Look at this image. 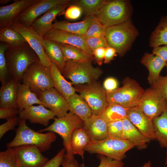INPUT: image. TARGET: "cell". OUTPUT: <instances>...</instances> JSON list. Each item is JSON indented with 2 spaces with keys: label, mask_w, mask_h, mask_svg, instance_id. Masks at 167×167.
<instances>
[{
  "label": "cell",
  "mask_w": 167,
  "mask_h": 167,
  "mask_svg": "<svg viewBox=\"0 0 167 167\" xmlns=\"http://www.w3.org/2000/svg\"><path fill=\"white\" fill-rule=\"evenodd\" d=\"M5 56L11 78L19 83L21 82L23 75L29 66L40 62L38 55L28 43L17 47L8 46Z\"/></svg>",
  "instance_id": "1"
},
{
  "label": "cell",
  "mask_w": 167,
  "mask_h": 167,
  "mask_svg": "<svg viewBox=\"0 0 167 167\" xmlns=\"http://www.w3.org/2000/svg\"><path fill=\"white\" fill-rule=\"evenodd\" d=\"M26 120L19 118V126L15 129L13 139L7 143V148L23 145L34 146L41 152L48 150L57 138L56 134L51 131L43 133L36 131L27 125Z\"/></svg>",
  "instance_id": "2"
},
{
  "label": "cell",
  "mask_w": 167,
  "mask_h": 167,
  "mask_svg": "<svg viewBox=\"0 0 167 167\" xmlns=\"http://www.w3.org/2000/svg\"><path fill=\"white\" fill-rule=\"evenodd\" d=\"M138 34L130 19L106 28L105 37L109 46L122 57L130 48Z\"/></svg>",
  "instance_id": "3"
},
{
  "label": "cell",
  "mask_w": 167,
  "mask_h": 167,
  "mask_svg": "<svg viewBox=\"0 0 167 167\" xmlns=\"http://www.w3.org/2000/svg\"><path fill=\"white\" fill-rule=\"evenodd\" d=\"M92 61H66L62 73L65 78L70 80L74 85L97 81L103 72L100 68L93 66Z\"/></svg>",
  "instance_id": "4"
},
{
  "label": "cell",
  "mask_w": 167,
  "mask_h": 167,
  "mask_svg": "<svg viewBox=\"0 0 167 167\" xmlns=\"http://www.w3.org/2000/svg\"><path fill=\"white\" fill-rule=\"evenodd\" d=\"M132 13V6L128 0H107L94 15L106 28L131 19Z\"/></svg>",
  "instance_id": "5"
},
{
  "label": "cell",
  "mask_w": 167,
  "mask_h": 167,
  "mask_svg": "<svg viewBox=\"0 0 167 167\" xmlns=\"http://www.w3.org/2000/svg\"><path fill=\"white\" fill-rule=\"evenodd\" d=\"M122 86L110 92H106L109 104H115L129 109L138 105L144 91L134 79L127 77L124 79Z\"/></svg>",
  "instance_id": "6"
},
{
  "label": "cell",
  "mask_w": 167,
  "mask_h": 167,
  "mask_svg": "<svg viewBox=\"0 0 167 167\" xmlns=\"http://www.w3.org/2000/svg\"><path fill=\"white\" fill-rule=\"evenodd\" d=\"M135 147L134 144L127 140L107 138L91 141L84 151L90 154L97 153L113 160L122 161L126 157V152Z\"/></svg>",
  "instance_id": "7"
},
{
  "label": "cell",
  "mask_w": 167,
  "mask_h": 167,
  "mask_svg": "<svg viewBox=\"0 0 167 167\" xmlns=\"http://www.w3.org/2000/svg\"><path fill=\"white\" fill-rule=\"evenodd\" d=\"M53 123L46 127L37 131H51L58 134L62 137L66 154L74 156L70 145V139L73 131L83 127L84 121L76 115L70 111L64 116L54 118Z\"/></svg>",
  "instance_id": "8"
},
{
  "label": "cell",
  "mask_w": 167,
  "mask_h": 167,
  "mask_svg": "<svg viewBox=\"0 0 167 167\" xmlns=\"http://www.w3.org/2000/svg\"><path fill=\"white\" fill-rule=\"evenodd\" d=\"M75 90L87 102L92 114L100 115L108 106L106 92L97 81L84 84H75Z\"/></svg>",
  "instance_id": "9"
},
{
  "label": "cell",
  "mask_w": 167,
  "mask_h": 167,
  "mask_svg": "<svg viewBox=\"0 0 167 167\" xmlns=\"http://www.w3.org/2000/svg\"><path fill=\"white\" fill-rule=\"evenodd\" d=\"M21 82L36 94L54 88L50 68L42 65L40 62L29 66L24 73Z\"/></svg>",
  "instance_id": "10"
},
{
  "label": "cell",
  "mask_w": 167,
  "mask_h": 167,
  "mask_svg": "<svg viewBox=\"0 0 167 167\" xmlns=\"http://www.w3.org/2000/svg\"><path fill=\"white\" fill-rule=\"evenodd\" d=\"M167 105V101L157 88L151 86L144 90L137 106L152 120L161 115Z\"/></svg>",
  "instance_id": "11"
},
{
  "label": "cell",
  "mask_w": 167,
  "mask_h": 167,
  "mask_svg": "<svg viewBox=\"0 0 167 167\" xmlns=\"http://www.w3.org/2000/svg\"><path fill=\"white\" fill-rule=\"evenodd\" d=\"M72 2L70 0H37L26 8L15 21L31 27L36 20L48 10L58 6L71 3Z\"/></svg>",
  "instance_id": "12"
},
{
  "label": "cell",
  "mask_w": 167,
  "mask_h": 167,
  "mask_svg": "<svg viewBox=\"0 0 167 167\" xmlns=\"http://www.w3.org/2000/svg\"><path fill=\"white\" fill-rule=\"evenodd\" d=\"M13 148L16 157V167H42L49 160L34 146L23 145Z\"/></svg>",
  "instance_id": "13"
},
{
  "label": "cell",
  "mask_w": 167,
  "mask_h": 167,
  "mask_svg": "<svg viewBox=\"0 0 167 167\" xmlns=\"http://www.w3.org/2000/svg\"><path fill=\"white\" fill-rule=\"evenodd\" d=\"M43 105L53 112L58 118L65 116L69 110L66 99L54 88L36 94Z\"/></svg>",
  "instance_id": "14"
},
{
  "label": "cell",
  "mask_w": 167,
  "mask_h": 167,
  "mask_svg": "<svg viewBox=\"0 0 167 167\" xmlns=\"http://www.w3.org/2000/svg\"><path fill=\"white\" fill-rule=\"evenodd\" d=\"M43 38L58 43L75 46L87 54L93 56L92 52L87 44L86 39L83 36L53 28L46 33Z\"/></svg>",
  "instance_id": "15"
},
{
  "label": "cell",
  "mask_w": 167,
  "mask_h": 167,
  "mask_svg": "<svg viewBox=\"0 0 167 167\" xmlns=\"http://www.w3.org/2000/svg\"><path fill=\"white\" fill-rule=\"evenodd\" d=\"M10 27L21 34L38 55L40 63L50 68L51 62L46 54L41 44L35 36L34 31L20 22L14 21Z\"/></svg>",
  "instance_id": "16"
},
{
  "label": "cell",
  "mask_w": 167,
  "mask_h": 167,
  "mask_svg": "<svg viewBox=\"0 0 167 167\" xmlns=\"http://www.w3.org/2000/svg\"><path fill=\"white\" fill-rule=\"evenodd\" d=\"M127 118L144 136L151 140L155 139L152 120L136 106L128 109Z\"/></svg>",
  "instance_id": "17"
},
{
  "label": "cell",
  "mask_w": 167,
  "mask_h": 167,
  "mask_svg": "<svg viewBox=\"0 0 167 167\" xmlns=\"http://www.w3.org/2000/svg\"><path fill=\"white\" fill-rule=\"evenodd\" d=\"M37 0H16L0 6V29L10 27L16 17L28 6Z\"/></svg>",
  "instance_id": "18"
},
{
  "label": "cell",
  "mask_w": 167,
  "mask_h": 167,
  "mask_svg": "<svg viewBox=\"0 0 167 167\" xmlns=\"http://www.w3.org/2000/svg\"><path fill=\"white\" fill-rule=\"evenodd\" d=\"M19 118L28 120L31 123H38L47 126L49 121L55 118L54 113L42 105L31 106L20 111Z\"/></svg>",
  "instance_id": "19"
},
{
  "label": "cell",
  "mask_w": 167,
  "mask_h": 167,
  "mask_svg": "<svg viewBox=\"0 0 167 167\" xmlns=\"http://www.w3.org/2000/svg\"><path fill=\"white\" fill-rule=\"evenodd\" d=\"M71 3L62 4L48 10L33 23L31 28L41 36L53 28L52 22L57 16L63 12Z\"/></svg>",
  "instance_id": "20"
},
{
  "label": "cell",
  "mask_w": 167,
  "mask_h": 167,
  "mask_svg": "<svg viewBox=\"0 0 167 167\" xmlns=\"http://www.w3.org/2000/svg\"><path fill=\"white\" fill-rule=\"evenodd\" d=\"M108 124L100 116L94 114L84 121L83 126L91 141L108 138Z\"/></svg>",
  "instance_id": "21"
},
{
  "label": "cell",
  "mask_w": 167,
  "mask_h": 167,
  "mask_svg": "<svg viewBox=\"0 0 167 167\" xmlns=\"http://www.w3.org/2000/svg\"><path fill=\"white\" fill-rule=\"evenodd\" d=\"M34 32L35 36L41 44L51 62L56 64L62 73L66 61L60 47L57 42L45 39L34 31Z\"/></svg>",
  "instance_id": "22"
},
{
  "label": "cell",
  "mask_w": 167,
  "mask_h": 167,
  "mask_svg": "<svg viewBox=\"0 0 167 167\" xmlns=\"http://www.w3.org/2000/svg\"><path fill=\"white\" fill-rule=\"evenodd\" d=\"M123 122L121 139L131 142L139 149L146 148L147 143H149L151 140L143 135L127 118L123 120Z\"/></svg>",
  "instance_id": "23"
},
{
  "label": "cell",
  "mask_w": 167,
  "mask_h": 167,
  "mask_svg": "<svg viewBox=\"0 0 167 167\" xmlns=\"http://www.w3.org/2000/svg\"><path fill=\"white\" fill-rule=\"evenodd\" d=\"M141 62L149 71L148 80L149 83L153 85L160 76V73L166 66V62L159 57L152 53H145L143 56Z\"/></svg>",
  "instance_id": "24"
},
{
  "label": "cell",
  "mask_w": 167,
  "mask_h": 167,
  "mask_svg": "<svg viewBox=\"0 0 167 167\" xmlns=\"http://www.w3.org/2000/svg\"><path fill=\"white\" fill-rule=\"evenodd\" d=\"M19 83L11 78L6 84L2 85L0 88V108H18L17 97Z\"/></svg>",
  "instance_id": "25"
},
{
  "label": "cell",
  "mask_w": 167,
  "mask_h": 167,
  "mask_svg": "<svg viewBox=\"0 0 167 167\" xmlns=\"http://www.w3.org/2000/svg\"><path fill=\"white\" fill-rule=\"evenodd\" d=\"M50 69L54 88L60 93L67 99L75 93L72 83L66 79L56 64L52 62Z\"/></svg>",
  "instance_id": "26"
},
{
  "label": "cell",
  "mask_w": 167,
  "mask_h": 167,
  "mask_svg": "<svg viewBox=\"0 0 167 167\" xmlns=\"http://www.w3.org/2000/svg\"><path fill=\"white\" fill-rule=\"evenodd\" d=\"M92 16L86 17L82 21L75 23L65 20L56 21L53 24V28L84 36L91 24Z\"/></svg>",
  "instance_id": "27"
},
{
  "label": "cell",
  "mask_w": 167,
  "mask_h": 167,
  "mask_svg": "<svg viewBox=\"0 0 167 167\" xmlns=\"http://www.w3.org/2000/svg\"><path fill=\"white\" fill-rule=\"evenodd\" d=\"M69 110L84 121L92 114L89 105L79 95L75 93L66 99Z\"/></svg>",
  "instance_id": "28"
},
{
  "label": "cell",
  "mask_w": 167,
  "mask_h": 167,
  "mask_svg": "<svg viewBox=\"0 0 167 167\" xmlns=\"http://www.w3.org/2000/svg\"><path fill=\"white\" fill-rule=\"evenodd\" d=\"M35 104L42 105L37 94L32 92L27 85L19 83L18 85L17 104L19 111Z\"/></svg>",
  "instance_id": "29"
},
{
  "label": "cell",
  "mask_w": 167,
  "mask_h": 167,
  "mask_svg": "<svg viewBox=\"0 0 167 167\" xmlns=\"http://www.w3.org/2000/svg\"><path fill=\"white\" fill-rule=\"evenodd\" d=\"M91 140L83 127L75 129L70 139V145L73 154L79 155L83 159L84 149Z\"/></svg>",
  "instance_id": "30"
},
{
  "label": "cell",
  "mask_w": 167,
  "mask_h": 167,
  "mask_svg": "<svg viewBox=\"0 0 167 167\" xmlns=\"http://www.w3.org/2000/svg\"><path fill=\"white\" fill-rule=\"evenodd\" d=\"M155 139L159 142L161 148L167 151V105L162 113L152 119Z\"/></svg>",
  "instance_id": "31"
},
{
  "label": "cell",
  "mask_w": 167,
  "mask_h": 167,
  "mask_svg": "<svg viewBox=\"0 0 167 167\" xmlns=\"http://www.w3.org/2000/svg\"><path fill=\"white\" fill-rule=\"evenodd\" d=\"M128 108L115 104H109L100 116L108 123L127 118Z\"/></svg>",
  "instance_id": "32"
},
{
  "label": "cell",
  "mask_w": 167,
  "mask_h": 167,
  "mask_svg": "<svg viewBox=\"0 0 167 167\" xmlns=\"http://www.w3.org/2000/svg\"><path fill=\"white\" fill-rule=\"evenodd\" d=\"M150 46L153 48L167 45V16L163 17L152 32L150 38Z\"/></svg>",
  "instance_id": "33"
},
{
  "label": "cell",
  "mask_w": 167,
  "mask_h": 167,
  "mask_svg": "<svg viewBox=\"0 0 167 167\" xmlns=\"http://www.w3.org/2000/svg\"><path fill=\"white\" fill-rule=\"evenodd\" d=\"M0 41L11 47H17L27 43L21 34L10 27L0 29Z\"/></svg>",
  "instance_id": "34"
},
{
  "label": "cell",
  "mask_w": 167,
  "mask_h": 167,
  "mask_svg": "<svg viewBox=\"0 0 167 167\" xmlns=\"http://www.w3.org/2000/svg\"><path fill=\"white\" fill-rule=\"evenodd\" d=\"M61 48L66 61H82L92 60L93 56L72 45L57 43Z\"/></svg>",
  "instance_id": "35"
},
{
  "label": "cell",
  "mask_w": 167,
  "mask_h": 167,
  "mask_svg": "<svg viewBox=\"0 0 167 167\" xmlns=\"http://www.w3.org/2000/svg\"><path fill=\"white\" fill-rule=\"evenodd\" d=\"M105 0H80L75 1L74 5L79 6L87 17L94 15L95 13L106 3Z\"/></svg>",
  "instance_id": "36"
},
{
  "label": "cell",
  "mask_w": 167,
  "mask_h": 167,
  "mask_svg": "<svg viewBox=\"0 0 167 167\" xmlns=\"http://www.w3.org/2000/svg\"><path fill=\"white\" fill-rule=\"evenodd\" d=\"M8 45L0 42V80L2 85L6 84L10 78L5 56V52Z\"/></svg>",
  "instance_id": "37"
},
{
  "label": "cell",
  "mask_w": 167,
  "mask_h": 167,
  "mask_svg": "<svg viewBox=\"0 0 167 167\" xmlns=\"http://www.w3.org/2000/svg\"><path fill=\"white\" fill-rule=\"evenodd\" d=\"M106 28L101 24L95 15H92L91 24L84 36L86 39L91 37L105 36Z\"/></svg>",
  "instance_id": "38"
},
{
  "label": "cell",
  "mask_w": 167,
  "mask_h": 167,
  "mask_svg": "<svg viewBox=\"0 0 167 167\" xmlns=\"http://www.w3.org/2000/svg\"><path fill=\"white\" fill-rule=\"evenodd\" d=\"M16 160L13 148L0 152V167H16Z\"/></svg>",
  "instance_id": "39"
},
{
  "label": "cell",
  "mask_w": 167,
  "mask_h": 167,
  "mask_svg": "<svg viewBox=\"0 0 167 167\" xmlns=\"http://www.w3.org/2000/svg\"><path fill=\"white\" fill-rule=\"evenodd\" d=\"M123 129V120L109 123L108 124V138L121 139Z\"/></svg>",
  "instance_id": "40"
},
{
  "label": "cell",
  "mask_w": 167,
  "mask_h": 167,
  "mask_svg": "<svg viewBox=\"0 0 167 167\" xmlns=\"http://www.w3.org/2000/svg\"><path fill=\"white\" fill-rule=\"evenodd\" d=\"M97 157L100 161L98 167H123L124 165L122 161L113 160L99 154L97 155ZM79 165L80 167H86L84 163Z\"/></svg>",
  "instance_id": "41"
},
{
  "label": "cell",
  "mask_w": 167,
  "mask_h": 167,
  "mask_svg": "<svg viewBox=\"0 0 167 167\" xmlns=\"http://www.w3.org/2000/svg\"><path fill=\"white\" fill-rule=\"evenodd\" d=\"M86 40L88 46L92 52L97 48H106L109 47L105 36L91 37L86 39Z\"/></svg>",
  "instance_id": "42"
},
{
  "label": "cell",
  "mask_w": 167,
  "mask_h": 167,
  "mask_svg": "<svg viewBox=\"0 0 167 167\" xmlns=\"http://www.w3.org/2000/svg\"><path fill=\"white\" fill-rule=\"evenodd\" d=\"M19 118L16 116L7 120L6 122L0 125V138L10 130L14 129L15 126L19 124Z\"/></svg>",
  "instance_id": "43"
},
{
  "label": "cell",
  "mask_w": 167,
  "mask_h": 167,
  "mask_svg": "<svg viewBox=\"0 0 167 167\" xmlns=\"http://www.w3.org/2000/svg\"><path fill=\"white\" fill-rule=\"evenodd\" d=\"M65 152L64 148L61 149L42 167H59L62 164Z\"/></svg>",
  "instance_id": "44"
},
{
  "label": "cell",
  "mask_w": 167,
  "mask_h": 167,
  "mask_svg": "<svg viewBox=\"0 0 167 167\" xmlns=\"http://www.w3.org/2000/svg\"><path fill=\"white\" fill-rule=\"evenodd\" d=\"M82 12V10L79 6L73 5L70 6L66 10L65 16L67 19H76L80 17Z\"/></svg>",
  "instance_id": "45"
},
{
  "label": "cell",
  "mask_w": 167,
  "mask_h": 167,
  "mask_svg": "<svg viewBox=\"0 0 167 167\" xmlns=\"http://www.w3.org/2000/svg\"><path fill=\"white\" fill-rule=\"evenodd\" d=\"M151 86L158 89L167 101V75H160L155 83Z\"/></svg>",
  "instance_id": "46"
},
{
  "label": "cell",
  "mask_w": 167,
  "mask_h": 167,
  "mask_svg": "<svg viewBox=\"0 0 167 167\" xmlns=\"http://www.w3.org/2000/svg\"><path fill=\"white\" fill-rule=\"evenodd\" d=\"M19 110L18 108L6 107L0 108V118L7 120L19 114Z\"/></svg>",
  "instance_id": "47"
},
{
  "label": "cell",
  "mask_w": 167,
  "mask_h": 167,
  "mask_svg": "<svg viewBox=\"0 0 167 167\" xmlns=\"http://www.w3.org/2000/svg\"><path fill=\"white\" fill-rule=\"evenodd\" d=\"M118 86L117 80L113 77H109L104 80L103 87L106 92H110L117 89Z\"/></svg>",
  "instance_id": "48"
},
{
  "label": "cell",
  "mask_w": 167,
  "mask_h": 167,
  "mask_svg": "<svg viewBox=\"0 0 167 167\" xmlns=\"http://www.w3.org/2000/svg\"><path fill=\"white\" fill-rule=\"evenodd\" d=\"M106 48L100 47L92 51L94 59L96 63L101 66L104 61Z\"/></svg>",
  "instance_id": "49"
},
{
  "label": "cell",
  "mask_w": 167,
  "mask_h": 167,
  "mask_svg": "<svg viewBox=\"0 0 167 167\" xmlns=\"http://www.w3.org/2000/svg\"><path fill=\"white\" fill-rule=\"evenodd\" d=\"M62 167H80L74 156H69L65 154L62 164Z\"/></svg>",
  "instance_id": "50"
},
{
  "label": "cell",
  "mask_w": 167,
  "mask_h": 167,
  "mask_svg": "<svg viewBox=\"0 0 167 167\" xmlns=\"http://www.w3.org/2000/svg\"><path fill=\"white\" fill-rule=\"evenodd\" d=\"M152 53L157 55L166 62H167V45L159 46L153 48Z\"/></svg>",
  "instance_id": "51"
},
{
  "label": "cell",
  "mask_w": 167,
  "mask_h": 167,
  "mask_svg": "<svg viewBox=\"0 0 167 167\" xmlns=\"http://www.w3.org/2000/svg\"><path fill=\"white\" fill-rule=\"evenodd\" d=\"M117 54L116 50L113 48L109 46L106 48L104 61V63H109L115 57L117 56Z\"/></svg>",
  "instance_id": "52"
},
{
  "label": "cell",
  "mask_w": 167,
  "mask_h": 167,
  "mask_svg": "<svg viewBox=\"0 0 167 167\" xmlns=\"http://www.w3.org/2000/svg\"><path fill=\"white\" fill-rule=\"evenodd\" d=\"M151 162L150 161H148L145 163L142 167H151Z\"/></svg>",
  "instance_id": "53"
},
{
  "label": "cell",
  "mask_w": 167,
  "mask_h": 167,
  "mask_svg": "<svg viewBox=\"0 0 167 167\" xmlns=\"http://www.w3.org/2000/svg\"><path fill=\"white\" fill-rule=\"evenodd\" d=\"M11 0H0V4H5L10 2Z\"/></svg>",
  "instance_id": "54"
},
{
  "label": "cell",
  "mask_w": 167,
  "mask_h": 167,
  "mask_svg": "<svg viewBox=\"0 0 167 167\" xmlns=\"http://www.w3.org/2000/svg\"><path fill=\"white\" fill-rule=\"evenodd\" d=\"M165 165L167 167V151L166 152V156L165 158Z\"/></svg>",
  "instance_id": "55"
},
{
  "label": "cell",
  "mask_w": 167,
  "mask_h": 167,
  "mask_svg": "<svg viewBox=\"0 0 167 167\" xmlns=\"http://www.w3.org/2000/svg\"><path fill=\"white\" fill-rule=\"evenodd\" d=\"M166 67H167V62H166Z\"/></svg>",
  "instance_id": "56"
}]
</instances>
